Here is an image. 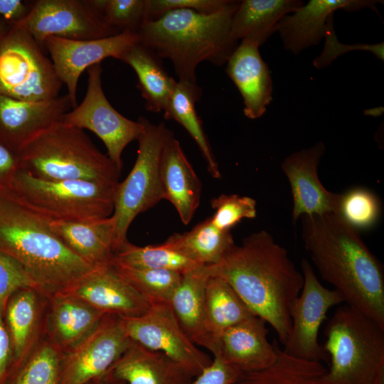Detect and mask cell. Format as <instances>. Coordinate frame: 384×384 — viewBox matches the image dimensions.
Masks as SVG:
<instances>
[{"instance_id":"f6af8a7d","label":"cell","mask_w":384,"mask_h":384,"mask_svg":"<svg viewBox=\"0 0 384 384\" xmlns=\"http://www.w3.org/2000/svg\"><path fill=\"white\" fill-rule=\"evenodd\" d=\"M13 363L11 338L6 328L4 314L0 309V384H3Z\"/></svg>"},{"instance_id":"8992f818","label":"cell","mask_w":384,"mask_h":384,"mask_svg":"<svg viewBox=\"0 0 384 384\" xmlns=\"http://www.w3.org/2000/svg\"><path fill=\"white\" fill-rule=\"evenodd\" d=\"M333 384H384V327L347 304L338 307L324 331Z\"/></svg>"},{"instance_id":"30bf717a","label":"cell","mask_w":384,"mask_h":384,"mask_svg":"<svg viewBox=\"0 0 384 384\" xmlns=\"http://www.w3.org/2000/svg\"><path fill=\"white\" fill-rule=\"evenodd\" d=\"M87 70L88 83L83 100L72 111L64 114L60 122L94 132L105 145L110 159L121 171L122 152L129 143L137 141L144 132V117H140L138 121H132L112 107L102 89L100 63Z\"/></svg>"},{"instance_id":"836d02e7","label":"cell","mask_w":384,"mask_h":384,"mask_svg":"<svg viewBox=\"0 0 384 384\" xmlns=\"http://www.w3.org/2000/svg\"><path fill=\"white\" fill-rule=\"evenodd\" d=\"M112 261L133 268L168 270L182 274L203 266L165 242L140 247L127 241L115 252Z\"/></svg>"},{"instance_id":"ba28073f","label":"cell","mask_w":384,"mask_h":384,"mask_svg":"<svg viewBox=\"0 0 384 384\" xmlns=\"http://www.w3.org/2000/svg\"><path fill=\"white\" fill-rule=\"evenodd\" d=\"M41 48L26 29L11 25L0 41V95L25 101L59 97L63 84Z\"/></svg>"},{"instance_id":"60d3db41","label":"cell","mask_w":384,"mask_h":384,"mask_svg":"<svg viewBox=\"0 0 384 384\" xmlns=\"http://www.w3.org/2000/svg\"><path fill=\"white\" fill-rule=\"evenodd\" d=\"M334 15L328 21V27L326 33V42L323 50L319 56L316 58L313 65L317 69H322L330 65L336 58L343 53L353 50H365L372 53L377 58L383 61L384 43L376 44L355 43L343 44L338 41L334 28Z\"/></svg>"},{"instance_id":"4dcf8cb0","label":"cell","mask_w":384,"mask_h":384,"mask_svg":"<svg viewBox=\"0 0 384 384\" xmlns=\"http://www.w3.org/2000/svg\"><path fill=\"white\" fill-rule=\"evenodd\" d=\"M164 242L203 266L217 264L235 245L230 230L218 229L210 217L188 232L174 233Z\"/></svg>"},{"instance_id":"e0dca14e","label":"cell","mask_w":384,"mask_h":384,"mask_svg":"<svg viewBox=\"0 0 384 384\" xmlns=\"http://www.w3.org/2000/svg\"><path fill=\"white\" fill-rule=\"evenodd\" d=\"M325 152L322 142L287 156L282 169L290 185L293 210L292 220L302 215L337 213L341 193L328 191L318 176L320 160Z\"/></svg>"},{"instance_id":"4316f807","label":"cell","mask_w":384,"mask_h":384,"mask_svg":"<svg viewBox=\"0 0 384 384\" xmlns=\"http://www.w3.org/2000/svg\"><path fill=\"white\" fill-rule=\"evenodd\" d=\"M304 4L300 0L240 1L231 21V34L259 47L277 30L279 21Z\"/></svg>"},{"instance_id":"5b68a950","label":"cell","mask_w":384,"mask_h":384,"mask_svg":"<svg viewBox=\"0 0 384 384\" xmlns=\"http://www.w3.org/2000/svg\"><path fill=\"white\" fill-rule=\"evenodd\" d=\"M18 156L20 168L41 180L119 183L121 171L83 129L60 121L31 138Z\"/></svg>"},{"instance_id":"e575fe53","label":"cell","mask_w":384,"mask_h":384,"mask_svg":"<svg viewBox=\"0 0 384 384\" xmlns=\"http://www.w3.org/2000/svg\"><path fill=\"white\" fill-rule=\"evenodd\" d=\"M63 353L49 340L12 366L3 384H60Z\"/></svg>"},{"instance_id":"f546056e","label":"cell","mask_w":384,"mask_h":384,"mask_svg":"<svg viewBox=\"0 0 384 384\" xmlns=\"http://www.w3.org/2000/svg\"><path fill=\"white\" fill-rule=\"evenodd\" d=\"M201 93L197 82L178 81L164 111V118L177 122L188 132L206 161L210 174L215 178H220L221 174L218 162L196 110L195 105L200 100Z\"/></svg>"},{"instance_id":"7402d4cb","label":"cell","mask_w":384,"mask_h":384,"mask_svg":"<svg viewBox=\"0 0 384 384\" xmlns=\"http://www.w3.org/2000/svg\"><path fill=\"white\" fill-rule=\"evenodd\" d=\"M160 178L163 199L172 203L183 223L188 224L200 203L201 184L172 132L163 147Z\"/></svg>"},{"instance_id":"603a6c76","label":"cell","mask_w":384,"mask_h":384,"mask_svg":"<svg viewBox=\"0 0 384 384\" xmlns=\"http://www.w3.org/2000/svg\"><path fill=\"white\" fill-rule=\"evenodd\" d=\"M110 370L126 384H193L196 378L163 353L134 341Z\"/></svg>"},{"instance_id":"6da1fadb","label":"cell","mask_w":384,"mask_h":384,"mask_svg":"<svg viewBox=\"0 0 384 384\" xmlns=\"http://www.w3.org/2000/svg\"><path fill=\"white\" fill-rule=\"evenodd\" d=\"M210 277L226 281L258 317L285 344L291 327L290 311L300 294L304 277L287 250L265 230L252 233L217 264L205 266Z\"/></svg>"},{"instance_id":"bcb514c9","label":"cell","mask_w":384,"mask_h":384,"mask_svg":"<svg viewBox=\"0 0 384 384\" xmlns=\"http://www.w3.org/2000/svg\"><path fill=\"white\" fill-rule=\"evenodd\" d=\"M31 4L21 0H0V18L10 24L16 23L27 16Z\"/></svg>"},{"instance_id":"9a60e30c","label":"cell","mask_w":384,"mask_h":384,"mask_svg":"<svg viewBox=\"0 0 384 384\" xmlns=\"http://www.w3.org/2000/svg\"><path fill=\"white\" fill-rule=\"evenodd\" d=\"M137 31L124 30L117 34L94 40H70L57 36L45 39L56 73L68 89L73 109L77 105V87L80 75L107 58L122 59L138 43Z\"/></svg>"},{"instance_id":"ee69618b","label":"cell","mask_w":384,"mask_h":384,"mask_svg":"<svg viewBox=\"0 0 384 384\" xmlns=\"http://www.w3.org/2000/svg\"><path fill=\"white\" fill-rule=\"evenodd\" d=\"M19 168L18 154L0 139V191L8 187Z\"/></svg>"},{"instance_id":"484cf974","label":"cell","mask_w":384,"mask_h":384,"mask_svg":"<svg viewBox=\"0 0 384 384\" xmlns=\"http://www.w3.org/2000/svg\"><path fill=\"white\" fill-rule=\"evenodd\" d=\"M48 299L51 301L48 340L62 353L87 336L106 315L72 297L55 294Z\"/></svg>"},{"instance_id":"cb8c5ba5","label":"cell","mask_w":384,"mask_h":384,"mask_svg":"<svg viewBox=\"0 0 384 384\" xmlns=\"http://www.w3.org/2000/svg\"><path fill=\"white\" fill-rule=\"evenodd\" d=\"M49 226L65 245L92 267L112 262L116 247L112 215L92 221H52Z\"/></svg>"},{"instance_id":"74e56055","label":"cell","mask_w":384,"mask_h":384,"mask_svg":"<svg viewBox=\"0 0 384 384\" xmlns=\"http://www.w3.org/2000/svg\"><path fill=\"white\" fill-rule=\"evenodd\" d=\"M110 26L137 31L146 21V0H89Z\"/></svg>"},{"instance_id":"7dc6e473","label":"cell","mask_w":384,"mask_h":384,"mask_svg":"<svg viewBox=\"0 0 384 384\" xmlns=\"http://www.w3.org/2000/svg\"><path fill=\"white\" fill-rule=\"evenodd\" d=\"M85 384H126V383L115 377L109 370L103 375L95 378Z\"/></svg>"},{"instance_id":"44dd1931","label":"cell","mask_w":384,"mask_h":384,"mask_svg":"<svg viewBox=\"0 0 384 384\" xmlns=\"http://www.w3.org/2000/svg\"><path fill=\"white\" fill-rule=\"evenodd\" d=\"M226 65V73L243 99L244 114L251 119L262 117L272 100L273 83L259 46L242 40Z\"/></svg>"},{"instance_id":"9c48e42d","label":"cell","mask_w":384,"mask_h":384,"mask_svg":"<svg viewBox=\"0 0 384 384\" xmlns=\"http://www.w3.org/2000/svg\"><path fill=\"white\" fill-rule=\"evenodd\" d=\"M144 124V131L137 140L135 163L127 178L119 182L115 192L112 216L115 222L116 252L128 241L127 231L134 218L163 199L160 161L171 131L164 123L155 124L146 118Z\"/></svg>"},{"instance_id":"3957f363","label":"cell","mask_w":384,"mask_h":384,"mask_svg":"<svg viewBox=\"0 0 384 384\" xmlns=\"http://www.w3.org/2000/svg\"><path fill=\"white\" fill-rule=\"evenodd\" d=\"M239 3L232 0L211 14L190 9L168 11L142 25L137 31L139 43L160 58L169 59L178 81L196 83L201 63L221 66L238 46L231 34V21Z\"/></svg>"},{"instance_id":"83f0119b","label":"cell","mask_w":384,"mask_h":384,"mask_svg":"<svg viewBox=\"0 0 384 384\" xmlns=\"http://www.w3.org/2000/svg\"><path fill=\"white\" fill-rule=\"evenodd\" d=\"M161 60L139 41L121 59L137 74V87L144 100L146 110L155 113L165 110L177 83L166 72Z\"/></svg>"},{"instance_id":"ab89813d","label":"cell","mask_w":384,"mask_h":384,"mask_svg":"<svg viewBox=\"0 0 384 384\" xmlns=\"http://www.w3.org/2000/svg\"><path fill=\"white\" fill-rule=\"evenodd\" d=\"M23 289H33L39 292L37 284L24 267L14 257L0 251V309L4 316L11 297Z\"/></svg>"},{"instance_id":"7bdbcfd3","label":"cell","mask_w":384,"mask_h":384,"mask_svg":"<svg viewBox=\"0 0 384 384\" xmlns=\"http://www.w3.org/2000/svg\"><path fill=\"white\" fill-rule=\"evenodd\" d=\"M240 374L219 357L213 356L211 363L195 378L193 384H233Z\"/></svg>"},{"instance_id":"c3c4849f","label":"cell","mask_w":384,"mask_h":384,"mask_svg":"<svg viewBox=\"0 0 384 384\" xmlns=\"http://www.w3.org/2000/svg\"><path fill=\"white\" fill-rule=\"evenodd\" d=\"M11 24L0 18V41L9 30Z\"/></svg>"},{"instance_id":"ac0fdd59","label":"cell","mask_w":384,"mask_h":384,"mask_svg":"<svg viewBox=\"0 0 384 384\" xmlns=\"http://www.w3.org/2000/svg\"><path fill=\"white\" fill-rule=\"evenodd\" d=\"M73 109L68 95L25 101L0 95V139L17 154L35 135L60 121Z\"/></svg>"},{"instance_id":"f1b7e54d","label":"cell","mask_w":384,"mask_h":384,"mask_svg":"<svg viewBox=\"0 0 384 384\" xmlns=\"http://www.w3.org/2000/svg\"><path fill=\"white\" fill-rule=\"evenodd\" d=\"M277 358L270 366L242 373L233 384H333L321 362L286 353L275 342Z\"/></svg>"},{"instance_id":"5bb4252c","label":"cell","mask_w":384,"mask_h":384,"mask_svg":"<svg viewBox=\"0 0 384 384\" xmlns=\"http://www.w3.org/2000/svg\"><path fill=\"white\" fill-rule=\"evenodd\" d=\"M132 343L122 318L106 314L92 331L63 353L60 384H85L103 375Z\"/></svg>"},{"instance_id":"8d00e7d4","label":"cell","mask_w":384,"mask_h":384,"mask_svg":"<svg viewBox=\"0 0 384 384\" xmlns=\"http://www.w3.org/2000/svg\"><path fill=\"white\" fill-rule=\"evenodd\" d=\"M381 209L380 201L374 193L356 187L341 193L337 214L358 231L374 226L380 217Z\"/></svg>"},{"instance_id":"7c38bea8","label":"cell","mask_w":384,"mask_h":384,"mask_svg":"<svg viewBox=\"0 0 384 384\" xmlns=\"http://www.w3.org/2000/svg\"><path fill=\"white\" fill-rule=\"evenodd\" d=\"M14 24L26 29L41 47L50 36L94 40L122 32L107 24L89 0H37L27 16Z\"/></svg>"},{"instance_id":"ffe728a7","label":"cell","mask_w":384,"mask_h":384,"mask_svg":"<svg viewBox=\"0 0 384 384\" xmlns=\"http://www.w3.org/2000/svg\"><path fill=\"white\" fill-rule=\"evenodd\" d=\"M375 0H311L297 10L285 15L277 30L284 49L295 55L316 46L325 37L328 21L334 12L343 9L351 12L368 8L378 14Z\"/></svg>"},{"instance_id":"1f68e13d","label":"cell","mask_w":384,"mask_h":384,"mask_svg":"<svg viewBox=\"0 0 384 384\" xmlns=\"http://www.w3.org/2000/svg\"><path fill=\"white\" fill-rule=\"evenodd\" d=\"M256 316L232 287L218 277H209L206 286L205 325L213 340L225 330Z\"/></svg>"},{"instance_id":"277c9868","label":"cell","mask_w":384,"mask_h":384,"mask_svg":"<svg viewBox=\"0 0 384 384\" xmlns=\"http://www.w3.org/2000/svg\"><path fill=\"white\" fill-rule=\"evenodd\" d=\"M0 251L16 260L50 298L96 268L73 252L49 222L0 191Z\"/></svg>"},{"instance_id":"b9f144b4","label":"cell","mask_w":384,"mask_h":384,"mask_svg":"<svg viewBox=\"0 0 384 384\" xmlns=\"http://www.w3.org/2000/svg\"><path fill=\"white\" fill-rule=\"evenodd\" d=\"M232 0H146V21L176 9L211 14L226 7Z\"/></svg>"},{"instance_id":"52a82bcc","label":"cell","mask_w":384,"mask_h":384,"mask_svg":"<svg viewBox=\"0 0 384 384\" xmlns=\"http://www.w3.org/2000/svg\"><path fill=\"white\" fill-rule=\"evenodd\" d=\"M119 183L45 181L19 168L2 190L17 203L52 221H92L111 216Z\"/></svg>"},{"instance_id":"f35d334b","label":"cell","mask_w":384,"mask_h":384,"mask_svg":"<svg viewBox=\"0 0 384 384\" xmlns=\"http://www.w3.org/2000/svg\"><path fill=\"white\" fill-rule=\"evenodd\" d=\"M215 213L210 217L212 223L222 230H230L243 218L257 215L256 201L237 194H221L210 201Z\"/></svg>"},{"instance_id":"d6986e66","label":"cell","mask_w":384,"mask_h":384,"mask_svg":"<svg viewBox=\"0 0 384 384\" xmlns=\"http://www.w3.org/2000/svg\"><path fill=\"white\" fill-rule=\"evenodd\" d=\"M262 319L252 316L229 328L213 340L210 353L240 373L270 366L277 358L275 341L267 338Z\"/></svg>"},{"instance_id":"7a4b0ae2","label":"cell","mask_w":384,"mask_h":384,"mask_svg":"<svg viewBox=\"0 0 384 384\" xmlns=\"http://www.w3.org/2000/svg\"><path fill=\"white\" fill-rule=\"evenodd\" d=\"M302 236L321 277L355 308L384 327V272L357 230L337 213L302 215Z\"/></svg>"},{"instance_id":"2e32d148","label":"cell","mask_w":384,"mask_h":384,"mask_svg":"<svg viewBox=\"0 0 384 384\" xmlns=\"http://www.w3.org/2000/svg\"><path fill=\"white\" fill-rule=\"evenodd\" d=\"M57 294L78 299L105 314L121 318L142 316L151 306V302L122 276L112 262L96 268Z\"/></svg>"},{"instance_id":"4fadbf2b","label":"cell","mask_w":384,"mask_h":384,"mask_svg":"<svg viewBox=\"0 0 384 384\" xmlns=\"http://www.w3.org/2000/svg\"><path fill=\"white\" fill-rule=\"evenodd\" d=\"M122 319L132 341L163 353L195 378L212 362L186 334L169 303H151L149 310L142 316Z\"/></svg>"},{"instance_id":"d4e9b609","label":"cell","mask_w":384,"mask_h":384,"mask_svg":"<svg viewBox=\"0 0 384 384\" xmlns=\"http://www.w3.org/2000/svg\"><path fill=\"white\" fill-rule=\"evenodd\" d=\"M209 277L205 266L183 274L169 304L191 340L210 351L213 338L205 325L206 286Z\"/></svg>"},{"instance_id":"d6a6232c","label":"cell","mask_w":384,"mask_h":384,"mask_svg":"<svg viewBox=\"0 0 384 384\" xmlns=\"http://www.w3.org/2000/svg\"><path fill=\"white\" fill-rule=\"evenodd\" d=\"M37 294L40 293L33 289H21L11 297L6 304L4 317L12 346L11 366L28 354L27 349L37 320Z\"/></svg>"},{"instance_id":"d590c367","label":"cell","mask_w":384,"mask_h":384,"mask_svg":"<svg viewBox=\"0 0 384 384\" xmlns=\"http://www.w3.org/2000/svg\"><path fill=\"white\" fill-rule=\"evenodd\" d=\"M122 276L151 303H169L179 285L182 274L168 270L139 269L112 261Z\"/></svg>"},{"instance_id":"8fae6325","label":"cell","mask_w":384,"mask_h":384,"mask_svg":"<svg viewBox=\"0 0 384 384\" xmlns=\"http://www.w3.org/2000/svg\"><path fill=\"white\" fill-rule=\"evenodd\" d=\"M301 267L304 284L291 309V327L282 350L297 358L328 361L319 331L329 309L344 300L338 291L321 284L307 260H302Z\"/></svg>"}]
</instances>
